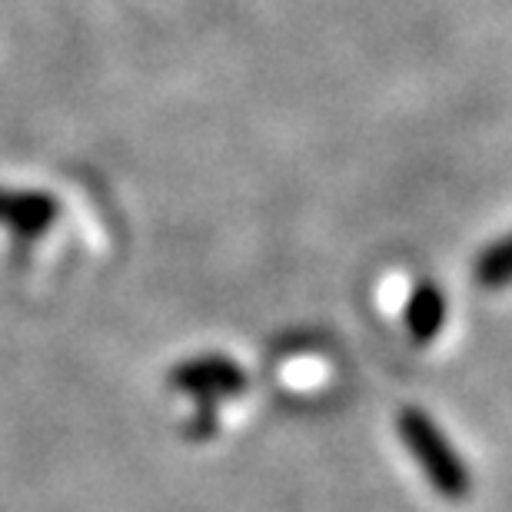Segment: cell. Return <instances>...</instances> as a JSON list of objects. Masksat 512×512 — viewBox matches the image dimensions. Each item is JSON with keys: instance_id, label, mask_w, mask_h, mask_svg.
<instances>
[{"instance_id": "obj_1", "label": "cell", "mask_w": 512, "mask_h": 512, "mask_svg": "<svg viewBox=\"0 0 512 512\" xmlns=\"http://www.w3.org/2000/svg\"><path fill=\"white\" fill-rule=\"evenodd\" d=\"M399 439H403L406 453L413 456V463L423 469L426 483L436 489L443 499H459L469 496L473 489V476H469L466 459L459 456L453 439L443 433V426L436 423L426 409L419 406H403L396 416Z\"/></svg>"}, {"instance_id": "obj_2", "label": "cell", "mask_w": 512, "mask_h": 512, "mask_svg": "<svg viewBox=\"0 0 512 512\" xmlns=\"http://www.w3.org/2000/svg\"><path fill=\"white\" fill-rule=\"evenodd\" d=\"M170 389L193 396L197 403H220V399L240 396L250 386L247 370L223 353H200L177 363L167 376Z\"/></svg>"}, {"instance_id": "obj_3", "label": "cell", "mask_w": 512, "mask_h": 512, "mask_svg": "<svg viewBox=\"0 0 512 512\" xmlns=\"http://www.w3.org/2000/svg\"><path fill=\"white\" fill-rule=\"evenodd\" d=\"M60 220V200L47 190H17L0 187V227L20 243H34L37 237Z\"/></svg>"}, {"instance_id": "obj_4", "label": "cell", "mask_w": 512, "mask_h": 512, "mask_svg": "<svg viewBox=\"0 0 512 512\" xmlns=\"http://www.w3.org/2000/svg\"><path fill=\"white\" fill-rule=\"evenodd\" d=\"M446 326V293L433 280H419L406 300V333L413 343H433Z\"/></svg>"}, {"instance_id": "obj_5", "label": "cell", "mask_w": 512, "mask_h": 512, "mask_svg": "<svg viewBox=\"0 0 512 512\" xmlns=\"http://www.w3.org/2000/svg\"><path fill=\"white\" fill-rule=\"evenodd\" d=\"M473 276L479 286L486 290H499V286L512 283V233L493 240L489 247L479 250L476 263H473Z\"/></svg>"}, {"instance_id": "obj_6", "label": "cell", "mask_w": 512, "mask_h": 512, "mask_svg": "<svg viewBox=\"0 0 512 512\" xmlns=\"http://www.w3.org/2000/svg\"><path fill=\"white\" fill-rule=\"evenodd\" d=\"M183 436L193 439V443H203V439L217 436V403H197V413L187 419Z\"/></svg>"}]
</instances>
